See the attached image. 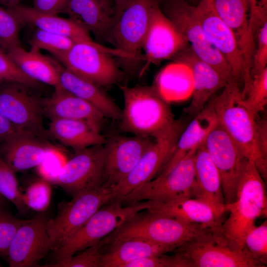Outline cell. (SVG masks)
Listing matches in <instances>:
<instances>
[{"label":"cell","instance_id":"cell-13","mask_svg":"<svg viewBox=\"0 0 267 267\" xmlns=\"http://www.w3.org/2000/svg\"><path fill=\"white\" fill-rule=\"evenodd\" d=\"M105 157L104 144L76 151L66 161L53 184L72 197L99 188L104 182Z\"/></svg>","mask_w":267,"mask_h":267},{"label":"cell","instance_id":"cell-24","mask_svg":"<svg viewBox=\"0 0 267 267\" xmlns=\"http://www.w3.org/2000/svg\"><path fill=\"white\" fill-rule=\"evenodd\" d=\"M203 142L195 154V181L191 197L205 202L222 217L225 202L220 175Z\"/></svg>","mask_w":267,"mask_h":267},{"label":"cell","instance_id":"cell-25","mask_svg":"<svg viewBox=\"0 0 267 267\" xmlns=\"http://www.w3.org/2000/svg\"><path fill=\"white\" fill-rule=\"evenodd\" d=\"M44 115L50 120L68 119L85 121L100 132L105 116L88 102L61 87L54 89L52 95L43 99Z\"/></svg>","mask_w":267,"mask_h":267},{"label":"cell","instance_id":"cell-15","mask_svg":"<svg viewBox=\"0 0 267 267\" xmlns=\"http://www.w3.org/2000/svg\"><path fill=\"white\" fill-rule=\"evenodd\" d=\"M203 142L220 174L225 204L234 202L249 160L218 123Z\"/></svg>","mask_w":267,"mask_h":267},{"label":"cell","instance_id":"cell-36","mask_svg":"<svg viewBox=\"0 0 267 267\" xmlns=\"http://www.w3.org/2000/svg\"><path fill=\"white\" fill-rule=\"evenodd\" d=\"M51 183L42 178L31 183L22 192V201L28 208L38 212H45L51 200Z\"/></svg>","mask_w":267,"mask_h":267},{"label":"cell","instance_id":"cell-44","mask_svg":"<svg viewBox=\"0 0 267 267\" xmlns=\"http://www.w3.org/2000/svg\"><path fill=\"white\" fill-rule=\"evenodd\" d=\"M57 147L51 149L43 162L36 168L42 178L53 184L55 178L67 160Z\"/></svg>","mask_w":267,"mask_h":267},{"label":"cell","instance_id":"cell-29","mask_svg":"<svg viewBox=\"0 0 267 267\" xmlns=\"http://www.w3.org/2000/svg\"><path fill=\"white\" fill-rule=\"evenodd\" d=\"M7 55L28 77L39 82L52 86L61 87L60 82V63L42 54L39 50L27 51L21 45L6 52Z\"/></svg>","mask_w":267,"mask_h":267},{"label":"cell","instance_id":"cell-26","mask_svg":"<svg viewBox=\"0 0 267 267\" xmlns=\"http://www.w3.org/2000/svg\"><path fill=\"white\" fill-rule=\"evenodd\" d=\"M106 245L108 248L103 250L100 267H124L131 262L175 250L171 247L138 237L114 239Z\"/></svg>","mask_w":267,"mask_h":267},{"label":"cell","instance_id":"cell-10","mask_svg":"<svg viewBox=\"0 0 267 267\" xmlns=\"http://www.w3.org/2000/svg\"><path fill=\"white\" fill-rule=\"evenodd\" d=\"M198 147L190 150L168 173L157 175L117 202L128 205L143 201L158 202L192 198L195 181V154Z\"/></svg>","mask_w":267,"mask_h":267},{"label":"cell","instance_id":"cell-14","mask_svg":"<svg viewBox=\"0 0 267 267\" xmlns=\"http://www.w3.org/2000/svg\"><path fill=\"white\" fill-rule=\"evenodd\" d=\"M174 251L184 260L187 267H264L245 249H234L216 241L212 232L196 237Z\"/></svg>","mask_w":267,"mask_h":267},{"label":"cell","instance_id":"cell-6","mask_svg":"<svg viewBox=\"0 0 267 267\" xmlns=\"http://www.w3.org/2000/svg\"><path fill=\"white\" fill-rule=\"evenodd\" d=\"M149 204V201H143L128 205L113 202L103 206L54 251L55 262L66 261L98 242Z\"/></svg>","mask_w":267,"mask_h":267},{"label":"cell","instance_id":"cell-27","mask_svg":"<svg viewBox=\"0 0 267 267\" xmlns=\"http://www.w3.org/2000/svg\"><path fill=\"white\" fill-rule=\"evenodd\" d=\"M22 25L34 26L38 29L70 37L76 41H91L89 33L70 18L37 11L33 7L21 5L6 8Z\"/></svg>","mask_w":267,"mask_h":267},{"label":"cell","instance_id":"cell-53","mask_svg":"<svg viewBox=\"0 0 267 267\" xmlns=\"http://www.w3.org/2000/svg\"><path fill=\"white\" fill-rule=\"evenodd\" d=\"M6 199L0 194V205H5Z\"/></svg>","mask_w":267,"mask_h":267},{"label":"cell","instance_id":"cell-47","mask_svg":"<svg viewBox=\"0 0 267 267\" xmlns=\"http://www.w3.org/2000/svg\"><path fill=\"white\" fill-rule=\"evenodd\" d=\"M69 0H34L33 8L38 11L54 15L64 13Z\"/></svg>","mask_w":267,"mask_h":267},{"label":"cell","instance_id":"cell-32","mask_svg":"<svg viewBox=\"0 0 267 267\" xmlns=\"http://www.w3.org/2000/svg\"><path fill=\"white\" fill-rule=\"evenodd\" d=\"M50 134L63 145L76 151L98 144L107 139L92 126L81 120L53 119L49 126Z\"/></svg>","mask_w":267,"mask_h":267},{"label":"cell","instance_id":"cell-45","mask_svg":"<svg viewBox=\"0 0 267 267\" xmlns=\"http://www.w3.org/2000/svg\"><path fill=\"white\" fill-rule=\"evenodd\" d=\"M257 34L258 42L250 71L252 79L267 68V21L260 28Z\"/></svg>","mask_w":267,"mask_h":267},{"label":"cell","instance_id":"cell-22","mask_svg":"<svg viewBox=\"0 0 267 267\" xmlns=\"http://www.w3.org/2000/svg\"><path fill=\"white\" fill-rule=\"evenodd\" d=\"M55 147L41 136L19 132L0 142V156L17 173L37 167Z\"/></svg>","mask_w":267,"mask_h":267},{"label":"cell","instance_id":"cell-51","mask_svg":"<svg viewBox=\"0 0 267 267\" xmlns=\"http://www.w3.org/2000/svg\"><path fill=\"white\" fill-rule=\"evenodd\" d=\"M128 0H113L114 3V13L118 10Z\"/></svg>","mask_w":267,"mask_h":267},{"label":"cell","instance_id":"cell-19","mask_svg":"<svg viewBox=\"0 0 267 267\" xmlns=\"http://www.w3.org/2000/svg\"><path fill=\"white\" fill-rule=\"evenodd\" d=\"M154 138L137 135H115L104 144L105 157L104 185L112 187L132 171Z\"/></svg>","mask_w":267,"mask_h":267},{"label":"cell","instance_id":"cell-34","mask_svg":"<svg viewBox=\"0 0 267 267\" xmlns=\"http://www.w3.org/2000/svg\"><path fill=\"white\" fill-rule=\"evenodd\" d=\"M77 41L67 36L37 29L29 44L31 49L45 50L56 59L66 53Z\"/></svg>","mask_w":267,"mask_h":267},{"label":"cell","instance_id":"cell-31","mask_svg":"<svg viewBox=\"0 0 267 267\" xmlns=\"http://www.w3.org/2000/svg\"><path fill=\"white\" fill-rule=\"evenodd\" d=\"M64 13L97 38L108 40L113 15L99 0H69Z\"/></svg>","mask_w":267,"mask_h":267},{"label":"cell","instance_id":"cell-39","mask_svg":"<svg viewBox=\"0 0 267 267\" xmlns=\"http://www.w3.org/2000/svg\"><path fill=\"white\" fill-rule=\"evenodd\" d=\"M22 25L7 9L0 6V45L6 50L21 46L19 32Z\"/></svg>","mask_w":267,"mask_h":267},{"label":"cell","instance_id":"cell-1","mask_svg":"<svg viewBox=\"0 0 267 267\" xmlns=\"http://www.w3.org/2000/svg\"><path fill=\"white\" fill-rule=\"evenodd\" d=\"M228 218L222 224V240L231 248L245 249L244 239L255 225L256 220L267 216V198L265 181L252 159L249 160L239 185L236 200L225 204Z\"/></svg>","mask_w":267,"mask_h":267},{"label":"cell","instance_id":"cell-17","mask_svg":"<svg viewBox=\"0 0 267 267\" xmlns=\"http://www.w3.org/2000/svg\"><path fill=\"white\" fill-rule=\"evenodd\" d=\"M49 218L44 212H38L19 227L8 249L6 259L9 267H38L52 250L46 228Z\"/></svg>","mask_w":267,"mask_h":267},{"label":"cell","instance_id":"cell-46","mask_svg":"<svg viewBox=\"0 0 267 267\" xmlns=\"http://www.w3.org/2000/svg\"><path fill=\"white\" fill-rule=\"evenodd\" d=\"M249 7V18L250 26L254 35L259 29L267 21V9L259 5L258 0H246Z\"/></svg>","mask_w":267,"mask_h":267},{"label":"cell","instance_id":"cell-48","mask_svg":"<svg viewBox=\"0 0 267 267\" xmlns=\"http://www.w3.org/2000/svg\"><path fill=\"white\" fill-rule=\"evenodd\" d=\"M256 141L260 158L267 160V120L266 117L256 119Z\"/></svg>","mask_w":267,"mask_h":267},{"label":"cell","instance_id":"cell-20","mask_svg":"<svg viewBox=\"0 0 267 267\" xmlns=\"http://www.w3.org/2000/svg\"><path fill=\"white\" fill-rule=\"evenodd\" d=\"M172 60L184 64L191 71L192 98L190 104L183 111L190 116L195 117L203 109L211 97L227 84L218 71L198 57L190 46L177 54Z\"/></svg>","mask_w":267,"mask_h":267},{"label":"cell","instance_id":"cell-2","mask_svg":"<svg viewBox=\"0 0 267 267\" xmlns=\"http://www.w3.org/2000/svg\"><path fill=\"white\" fill-rule=\"evenodd\" d=\"M124 107L120 121L121 131L154 138L177 122L170 103L153 86H120Z\"/></svg>","mask_w":267,"mask_h":267},{"label":"cell","instance_id":"cell-37","mask_svg":"<svg viewBox=\"0 0 267 267\" xmlns=\"http://www.w3.org/2000/svg\"><path fill=\"white\" fill-rule=\"evenodd\" d=\"M243 103L255 119L265 111L267 103V68L252 79Z\"/></svg>","mask_w":267,"mask_h":267},{"label":"cell","instance_id":"cell-43","mask_svg":"<svg viewBox=\"0 0 267 267\" xmlns=\"http://www.w3.org/2000/svg\"><path fill=\"white\" fill-rule=\"evenodd\" d=\"M166 254L139 259L126 264L124 267H187L184 260L178 253Z\"/></svg>","mask_w":267,"mask_h":267},{"label":"cell","instance_id":"cell-21","mask_svg":"<svg viewBox=\"0 0 267 267\" xmlns=\"http://www.w3.org/2000/svg\"><path fill=\"white\" fill-rule=\"evenodd\" d=\"M150 201V204L146 209L148 211L185 222L204 225L210 229L216 241L223 243L222 217L205 202L191 197Z\"/></svg>","mask_w":267,"mask_h":267},{"label":"cell","instance_id":"cell-5","mask_svg":"<svg viewBox=\"0 0 267 267\" xmlns=\"http://www.w3.org/2000/svg\"><path fill=\"white\" fill-rule=\"evenodd\" d=\"M223 89L220 94H214L207 102L218 124L247 159H260L256 120L244 106L240 89L237 85L229 84Z\"/></svg>","mask_w":267,"mask_h":267},{"label":"cell","instance_id":"cell-11","mask_svg":"<svg viewBox=\"0 0 267 267\" xmlns=\"http://www.w3.org/2000/svg\"><path fill=\"white\" fill-rule=\"evenodd\" d=\"M199 22L206 35L229 65L243 98L246 96L252 80L235 37L217 13L213 0H199L195 5Z\"/></svg>","mask_w":267,"mask_h":267},{"label":"cell","instance_id":"cell-28","mask_svg":"<svg viewBox=\"0 0 267 267\" xmlns=\"http://www.w3.org/2000/svg\"><path fill=\"white\" fill-rule=\"evenodd\" d=\"M59 76L65 89L92 104L105 118L120 120L122 109L100 86L78 76L60 63Z\"/></svg>","mask_w":267,"mask_h":267},{"label":"cell","instance_id":"cell-3","mask_svg":"<svg viewBox=\"0 0 267 267\" xmlns=\"http://www.w3.org/2000/svg\"><path fill=\"white\" fill-rule=\"evenodd\" d=\"M158 0H128L113 16L108 41L121 52L119 63L130 74L136 72L143 57L141 53L152 9Z\"/></svg>","mask_w":267,"mask_h":267},{"label":"cell","instance_id":"cell-38","mask_svg":"<svg viewBox=\"0 0 267 267\" xmlns=\"http://www.w3.org/2000/svg\"><path fill=\"white\" fill-rule=\"evenodd\" d=\"M104 238L93 245L87 248L76 256L68 260L46 264L43 267H100L103 249L106 245Z\"/></svg>","mask_w":267,"mask_h":267},{"label":"cell","instance_id":"cell-54","mask_svg":"<svg viewBox=\"0 0 267 267\" xmlns=\"http://www.w3.org/2000/svg\"><path fill=\"white\" fill-rule=\"evenodd\" d=\"M3 82H4V80L2 78V76L1 74V73H0V85L2 83H3Z\"/></svg>","mask_w":267,"mask_h":267},{"label":"cell","instance_id":"cell-16","mask_svg":"<svg viewBox=\"0 0 267 267\" xmlns=\"http://www.w3.org/2000/svg\"><path fill=\"white\" fill-rule=\"evenodd\" d=\"M31 88L15 82L0 85V111L20 132L41 136L44 132L43 101Z\"/></svg>","mask_w":267,"mask_h":267},{"label":"cell","instance_id":"cell-50","mask_svg":"<svg viewBox=\"0 0 267 267\" xmlns=\"http://www.w3.org/2000/svg\"><path fill=\"white\" fill-rule=\"evenodd\" d=\"M21 0H0V3L5 7L9 8L20 4Z\"/></svg>","mask_w":267,"mask_h":267},{"label":"cell","instance_id":"cell-33","mask_svg":"<svg viewBox=\"0 0 267 267\" xmlns=\"http://www.w3.org/2000/svg\"><path fill=\"white\" fill-rule=\"evenodd\" d=\"M153 85L169 103L186 99L193 90L191 71L184 64L174 62L161 70Z\"/></svg>","mask_w":267,"mask_h":267},{"label":"cell","instance_id":"cell-41","mask_svg":"<svg viewBox=\"0 0 267 267\" xmlns=\"http://www.w3.org/2000/svg\"><path fill=\"white\" fill-rule=\"evenodd\" d=\"M26 220L14 216L0 205V256L7 257L8 249L19 227Z\"/></svg>","mask_w":267,"mask_h":267},{"label":"cell","instance_id":"cell-30","mask_svg":"<svg viewBox=\"0 0 267 267\" xmlns=\"http://www.w3.org/2000/svg\"><path fill=\"white\" fill-rule=\"evenodd\" d=\"M217 124L218 121L212 108L207 103L203 109L183 129L172 156L158 175L168 173L190 150L198 147Z\"/></svg>","mask_w":267,"mask_h":267},{"label":"cell","instance_id":"cell-35","mask_svg":"<svg viewBox=\"0 0 267 267\" xmlns=\"http://www.w3.org/2000/svg\"><path fill=\"white\" fill-rule=\"evenodd\" d=\"M15 173L0 156V194L11 202L19 212L24 214L28 208L22 201Z\"/></svg>","mask_w":267,"mask_h":267},{"label":"cell","instance_id":"cell-23","mask_svg":"<svg viewBox=\"0 0 267 267\" xmlns=\"http://www.w3.org/2000/svg\"><path fill=\"white\" fill-rule=\"evenodd\" d=\"M220 17L233 33L241 52L247 74L250 71L256 49V40L249 18V7L246 0H213Z\"/></svg>","mask_w":267,"mask_h":267},{"label":"cell","instance_id":"cell-18","mask_svg":"<svg viewBox=\"0 0 267 267\" xmlns=\"http://www.w3.org/2000/svg\"><path fill=\"white\" fill-rule=\"evenodd\" d=\"M189 46L185 36L162 11L159 2L156 3L142 45L146 65L172 59Z\"/></svg>","mask_w":267,"mask_h":267},{"label":"cell","instance_id":"cell-55","mask_svg":"<svg viewBox=\"0 0 267 267\" xmlns=\"http://www.w3.org/2000/svg\"><path fill=\"white\" fill-rule=\"evenodd\" d=\"M188 3L190 4V3H197L196 1L197 0H186Z\"/></svg>","mask_w":267,"mask_h":267},{"label":"cell","instance_id":"cell-40","mask_svg":"<svg viewBox=\"0 0 267 267\" xmlns=\"http://www.w3.org/2000/svg\"><path fill=\"white\" fill-rule=\"evenodd\" d=\"M244 247L256 260L265 266L267 263V221L253 226L244 239Z\"/></svg>","mask_w":267,"mask_h":267},{"label":"cell","instance_id":"cell-42","mask_svg":"<svg viewBox=\"0 0 267 267\" xmlns=\"http://www.w3.org/2000/svg\"><path fill=\"white\" fill-rule=\"evenodd\" d=\"M0 73L4 82L18 83L32 89L40 86V83L26 75L1 49H0Z\"/></svg>","mask_w":267,"mask_h":267},{"label":"cell","instance_id":"cell-49","mask_svg":"<svg viewBox=\"0 0 267 267\" xmlns=\"http://www.w3.org/2000/svg\"><path fill=\"white\" fill-rule=\"evenodd\" d=\"M19 132L0 111V142Z\"/></svg>","mask_w":267,"mask_h":267},{"label":"cell","instance_id":"cell-12","mask_svg":"<svg viewBox=\"0 0 267 267\" xmlns=\"http://www.w3.org/2000/svg\"><path fill=\"white\" fill-rule=\"evenodd\" d=\"M185 125L183 121L178 120L173 127L154 138L152 144L132 171L112 186V200L109 203L118 201L159 174L172 156Z\"/></svg>","mask_w":267,"mask_h":267},{"label":"cell","instance_id":"cell-8","mask_svg":"<svg viewBox=\"0 0 267 267\" xmlns=\"http://www.w3.org/2000/svg\"><path fill=\"white\" fill-rule=\"evenodd\" d=\"M162 11L185 36L198 57L214 67L227 85H237L227 62L209 40L201 27L195 5L186 0H165Z\"/></svg>","mask_w":267,"mask_h":267},{"label":"cell","instance_id":"cell-9","mask_svg":"<svg viewBox=\"0 0 267 267\" xmlns=\"http://www.w3.org/2000/svg\"><path fill=\"white\" fill-rule=\"evenodd\" d=\"M112 200V187L104 184L81 193L68 202H62L56 215L46 225L52 250H56L103 206Z\"/></svg>","mask_w":267,"mask_h":267},{"label":"cell","instance_id":"cell-52","mask_svg":"<svg viewBox=\"0 0 267 267\" xmlns=\"http://www.w3.org/2000/svg\"><path fill=\"white\" fill-rule=\"evenodd\" d=\"M104 8L111 13H113V9L111 8L109 0H99Z\"/></svg>","mask_w":267,"mask_h":267},{"label":"cell","instance_id":"cell-56","mask_svg":"<svg viewBox=\"0 0 267 267\" xmlns=\"http://www.w3.org/2000/svg\"><path fill=\"white\" fill-rule=\"evenodd\" d=\"M2 267V265H1V264L0 263V267Z\"/></svg>","mask_w":267,"mask_h":267},{"label":"cell","instance_id":"cell-7","mask_svg":"<svg viewBox=\"0 0 267 267\" xmlns=\"http://www.w3.org/2000/svg\"><path fill=\"white\" fill-rule=\"evenodd\" d=\"M113 56L122 57L120 51L91 41H77L56 59L78 76L100 87L117 83L122 74Z\"/></svg>","mask_w":267,"mask_h":267},{"label":"cell","instance_id":"cell-4","mask_svg":"<svg viewBox=\"0 0 267 267\" xmlns=\"http://www.w3.org/2000/svg\"><path fill=\"white\" fill-rule=\"evenodd\" d=\"M141 211L133 215L106 236L107 242L117 238L138 237L175 250L196 237L212 232L201 224L183 222L146 210Z\"/></svg>","mask_w":267,"mask_h":267}]
</instances>
